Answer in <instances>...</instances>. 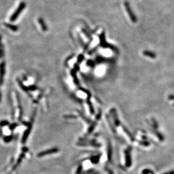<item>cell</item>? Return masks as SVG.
Masks as SVG:
<instances>
[{
    "label": "cell",
    "mask_w": 174,
    "mask_h": 174,
    "mask_svg": "<svg viewBox=\"0 0 174 174\" xmlns=\"http://www.w3.org/2000/svg\"><path fill=\"white\" fill-rule=\"evenodd\" d=\"M164 174H174V171H170V172H168Z\"/></svg>",
    "instance_id": "11"
},
{
    "label": "cell",
    "mask_w": 174,
    "mask_h": 174,
    "mask_svg": "<svg viewBox=\"0 0 174 174\" xmlns=\"http://www.w3.org/2000/svg\"><path fill=\"white\" fill-rule=\"evenodd\" d=\"M38 22L39 24H40L41 25L42 29H43V30H44V31H46V30H47V27H46L45 23V22H44V20H42V19H39Z\"/></svg>",
    "instance_id": "6"
},
{
    "label": "cell",
    "mask_w": 174,
    "mask_h": 174,
    "mask_svg": "<svg viewBox=\"0 0 174 174\" xmlns=\"http://www.w3.org/2000/svg\"><path fill=\"white\" fill-rule=\"evenodd\" d=\"M143 55L148 56V57H150L152 59H154L156 57V54H155L154 53L151 52V51H144V52H143Z\"/></svg>",
    "instance_id": "5"
},
{
    "label": "cell",
    "mask_w": 174,
    "mask_h": 174,
    "mask_svg": "<svg viewBox=\"0 0 174 174\" xmlns=\"http://www.w3.org/2000/svg\"><path fill=\"white\" fill-rule=\"evenodd\" d=\"M0 100H1V93H0Z\"/></svg>",
    "instance_id": "12"
},
{
    "label": "cell",
    "mask_w": 174,
    "mask_h": 174,
    "mask_svg": "<svg viewBox=\"0 0 174 174\" xmlns=\"http://www.w3.org/2000/svg\"><path fill=\"white\" fill-rule=\"evenodd\" d=\"M4 55V50L3 47H2V42H1V37L0 36V59L3 57Z\"/></svg>",
    "instance_id": "7"
},
{
    "label": "cell",
    "mask_w": 174,
    "mask_h": 174,
    "mask_svg": "<svg viewBox=\"0 0 174 174\" xmlns=\"http://www.w3.org/2000/svg\"><path fill=\"white\" fill-rule=\"evenodd\" d=\"M56 151H57V150H55V149H51L50 150H48V151H46V152H44L42 153H41V154H39V156H43V155H46V154H50V153H52L53 152H55Z\"/></svg>",
    "instance_id": "9"
},
{
    "label": "cell",
    "mask_w": 174,
    "mask_h": 174,
    "mask_svg": "<svg viewBox=\"0 0 174 174\" xmlns=\"http://www.w3.org/2000/svg\"><path fill=\"white\" fill-rule=\"evenodd\" d=\"M173 106H174V105H173Z\"/></svg>",
    "instance_id": "13"
},
{
    "label": "cell",
    "mask_w": 174,
    "mask_h": 174,
    "mask_svg": "<svg viewBox=\"0 0 174 174\" xmlns=\"http://www.w3.org/2000/svg\"><path fill=\"white\" fill-rule=\"evenodd\" d=\"M5 25L6 27L10 28V29L13 30V31H16V30H17L18 29V28L16 26H15V25H13L9 24H5Z\"/></svg>",
    "instance_id": "8"
},
{
    "label": "cell",
    "mask_w": 174,
    "mask_h": 174,
    "mask_svg": "<svg viewBox=\"0 0 174 174\" xmlns=\"http://www.w3.org/2000/svg\"><path fill=\"white\" fill-rule=\"evenodd\" d=\"M124 6H125L126 10L127 11V12L128 13V14L129 16H130L131 20H132V22L133 23H136V21H137V19H136L135 15L134 14L133 11L131 10L130 6H129L127 2H124Z\"/></svg>",
    "instance_id": "2"
},
{
    "label": "cell",
    "mask_w": 174,
    "mask_h": 174,
    "mask_svg": "<svg viewBox=\"0 0 174 174\" xmlns=\"http://www.w3.org/2000/svg\"><path fill=\"white\" fill-rule=\"evenodd\" d=\"M130 148H128L127 150L125 151L126 154V164L127 167H130L131 164V156H130Z\"/></svg>",
    "instance_id": "4"
},
{
    "label": "cell",
    "mask_w": 174,
    "mask_h": 174,
    "mask_svg": "<svg viewBox=\"0 0 174 174\" xmlns=\"http://www.w3.org/2000/svg\"><path fill=\"white\" fill-rule=\"evenodd\" d=\"M169 99L170 100H174V96L173 95H170L169 96Z\"/></svg>",
    "instance_id": "10"
},
{
    "label": "cell",
    "mask_w": 174,
    "mask_h": 174,
    "mask_svg": "<svg viewBox=\"0 0 174 174\" xmlns=\"http://www.w3.org/2000/svg\"><path fill=\"white\" fill-rule=\"evenodd\" d=\"M25 7V4L24 3V2H21L19 5V7L17 8V9L15 10V11L14 12V13L13 14V15H11L10 18V21H11V22H14V21H15L16 19L18 18L19 15H20V13L24 10Z\"/></svg>",
    "instance_id": "1"
},
{
    "label": "cell",
    "mask_w": 174,
    "mask_h": 174,
    "mask_svg": "<svg viewBox=\"0 0 174 174\" xmlns=\"http://www.w3.org/2000/svg\"><path fill=\"white\" fill-rule=\"evenodd\" d=\"M5 73V63L2 62L0 64V83H2L3 82Z\"/></svg>",
    "instance_id": "3"
}]
</instances>
